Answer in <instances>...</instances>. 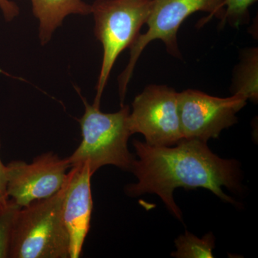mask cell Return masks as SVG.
I'll return each instance as SVG.
<instances>
[{
	"label": "cell",
	"instance_id": "obj_11",
	"mask_svg": "<svg viewBox=\"0 0 258 258\" xmlns=\"http://www.w3.org/2000/svg\"><path fill=\"white\" fill-rule=\"evenodd\" d=\"M233 94L255 103L258 100V49H246L237 66L232 82Z\"/></svg>",
	"mask_w": 258,
	"mask_h": 258
},
{
	"label": "cell",
	"instance_id": "obj_4",
	"mask_svg": "<svg viewBox=\"0 0 258 258\" xmlns=\"http://www.w3.org/2000/svg\"><path fill=\"white\" fill-rule=\"evenodd\" d=\"M91 5L94 34L103 47V59L93 104L100 106L115 62L132 46L147 23L152 0H95Z\"/></svg>",
	"mask_w": 258,
	"mask_h": 258
},
{
	"label": "cell",
	"instance_id": "obj_1",
	"mask_svg": "<svg viewBox=\"0 0 258 258\" xmlns=\"http://www.w3.org/2000/svg\"><path fill=\"white\" fill-rule=\"evenodd\" d=\"M133 146L138 159L134 160L131 171L137 182L125 186L128 196L155 194L181 221L182 213L173 197L176 188H203L223 201L235 205V202L224 193L222 187L240 190L238 162L219 157L209 149L206 142L183 139L175 147H153L134 140Z\"/></svg>",
	"mask_w": 258,
	"mask_h": 258
},
{
	"label": "cell",
	"instance_id": "obj_12",
	"mask_svg": "<svg viewBox=\"0 0 258 258\" xmlns=\"http://www.w3.org/2000/svg\"><path fill=\"white\" fill-rule=\"evenodd\" d=\"M176 252L171 256L177 258H213L212 250L215 247V238L212 232L198 238L186 231L175 240Z\"/></svg>",
	"mask_w": 258,
	"mask_h": 258
},
{
	"label": "cell",
	"instance_id": "obj_15",
	"mask_svg": "<svg viewBox=\"0 0 258 258\" xmlns=\"http://www.w3.org/2000/svg\"><path fill=\"white\" fill-rule=\"evenodd\" d=\"M0 10L7 21H11L20 13L18 5L11 0H0Z\"/></svg>",
	"mask_w": 258,
	"mask_h": 258
},
{
	"label": "cell",
	"instance_id": "obj_5",
	"mask_svg": "<svg viewBox=\"0 0 258 258\" xmlns=\"http://www.w3.org/2000/svg\"><path fill=\"white\" fill-rule=\"evenodd\" d=\"M223 0H152L150 15L148 18L147 31L139 34L130 47L128 63L118 80L120 101L124 100L127 87L134 69L144 49L150 42L160 40L169 54L181 58L177 42L178 30L184 20L198 12H206L209 15L199 23L202 27L211 19L221 20L225 9L221 7Z\"/></svg>",
	"mask_w": 258,
	"mask_h": 258
},
{
	"label": "cell",
	"instance_id": "obj_7",
	"mask_svg": "<svg viewBox=\"0 0 258 258\" xmlns=\"http://www.w3.org/2000/svg\"><path fill=\"white\" fill-rule=\"evenodd\" d=\"M243 96H212L198 90L179 93L178 105L183 139L208 142L237 123V113L247 104Z\"/></svg>",
	"mask_w": 258,
	"mask_h": 258
},
{
	"label": "cell",
	"instance_id": "obj_16",
	"mask_svg": "<svg viewBox=\"0 0 258 258\" xmlns=\"http://www.w3.org/2000/svg\"><path fill=\"white\" fill-rule=\"evenodd\" d=\"M1 147V143H0ZM7 184H8V176H7V165H5L0 158V199L9 198L7 194Z\"/></svg>",
	"mask_w": 258,
	"mask_h": 258
},
{
	"label": "cell",
	"instance_id": "obj_10",
	"mask_svg": "<svg viewBox=\"0 0 258 258\" xmlns=\"http://www.w3.org/2000/svg\"><path fill=\"white\" fill-rule=\"evenodd\" d=\"M32 12L39 21V38L42 45L48 43L56 29L71 15H88L91 5L83 0H30Z\"/></svg>",
	"mask_w": 258,
	"mask_h": 258
},
{
	"label": "cell",
	"instance_id": "obj_2",
	"mask_svg": "<svg viewBox=\"0 0 258 258\" xmlns=\"http://www.w3.org/2000/svg\"><path fill=\"white\" fill-rule=\"evenodd\" d=\"M84 114L80 120L82 141L69 159L71 167L86 164L94 174L102 166L113 165L132 171L136 158L129 152L130 107L122 105L115 113H103L100 106L83 99Z\"/></svg>",
	"mask_w": 258,
	"mask_h": 258
},
{
	"label": "cell",
	"instance_id": "obj_3",
	"mask_svg": "<svg viewBox=\"0 0 258 258\" xmlns=\"http://www.w3.org/2000/svg\"><path fill=\"white\" fill-rule=\"evenodd\" d=\"M64 187L19 210L9 257L68 258L69 237L62 215Z\"/></svg>",
	"mask_w": 258,
	"mask_h": 258
},
{
	"label": "cell",
	"instance_id": "obj_6",
	"mask_svg": "<svg viewBox=\"0 0 258 258\" xmlns=\"http://www.w3.org/2000/svg\"><path fill=\"white\" fill-rule=\"evenodd\" d=\"M178 95L165 85H149L136 96L129 114L132 134L139 133L153 147H173L183 139Z\"/></svg>",
	"mask_w": 258,
	"mask_h": 258
},
{
	"label": "cell",
	"instance_id": "obj_14",
	"mask_svg": "<svg viewBox=\"0 0 258 258\" xmlns=\"http://www.w3.org/2000/svg\"><path fill=\"white\" fill-rule=\"evenodd\" d=\"M257 0H223L221 7L225 13L220 20V26L228 24L239 28L249 20V9Z\"/></svg>",
	"mask_w": 258,
	"mask_h": 258
},
{
	"label": "cell",
	"instance_id": "obj_9",
	"mask_svg": "<svg viewBox=\"0 0 258 258\" xmlns=\"http://www.w3.org/2000/svg\"><path fill=\"white\" fill-rule=\"evenodd\" d=\"M91 174L84 164L71 168L63 184L62 219L69 237V257L79 258L90 229L93 200Z\"/></svg>",
	"mask_w": 258,
	"mask_h": 258
},
{
	"label": "cell",
	"instance_id": "obj_8",
	"mask_svg": "<svg viewBox=\"0 0 258 258\" xmlns=\"http://www.w3.org/2000/svg\"><path fill=\"white\" fill-rule=\"evenodd\" d=\"M71 168L68 157L53 152L37 156L32 163L13 161L7 165V194L20 207L50 198L62 187Z\"/></svg>",
	"mask_w": 258,
	"mask_h": 258
},
{
	"label": "cell",
	"instance_id": "obj_13",
	"mask_svg": "<svg viewBox=\"0 0 258 258\" xmlns=\"http://www.w3.org/2000/svg\"><path fill=\"white\" fill-rule=\"evenodd\" d=\"M21 208L13 199H0V258L9 257L15 220Z\"/></svg>",
	"mask_w": 258,
	"mask_h": 258
}]
</instances>
